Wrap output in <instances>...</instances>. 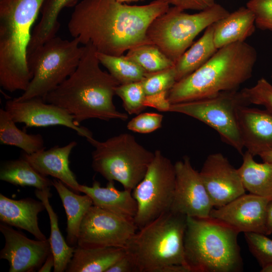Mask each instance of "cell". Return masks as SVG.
<instances>
[{
	"mask_svg": "<svg viewBox=\"0 0 272 272\" xmlns=\"http://www.w3.org/2000/svg\"><path fill=\"white\" fill-rule=\"evenodd\" d=\"M169 8L163 0L142 6L116 0H82L75 6L68 31L80 44L91 45L98 52L120 56L135 46L148 43L149 25Z\"/></svg>",
	"mask_w": 272,
	"mask_h": 272,
	"instance_id": "1",
	"label": "cell"
},
{
	"mask_svg": "<svg viewBox=\"0 0 272 272\" xmlns=\"http://www.w3.org/2000/svg\"><path fill=\"white\" fill-rule=\"evenodd\" d=\"M84 46L83 54L75 71L44 100L64 109L79 125L91 118L126 120L127 114L119 111L113 101L120 84L102 70L96 49L90 44Z\"/></svg>",
	"mask_w": 272,
	"mask_h": 272,
	"instance_id": "2",
	"label": "cell"
},
{
	"mask_svg": "<svg viewBox=\"0 0 272 272\" xmlns=\"http://www.w3.org/2000/svg\"><path fill=\"white\" fill-rule=\"evenodd\" d=\"M257 59L256 49L245 41L219 48L203 65L176 82L167 100L172 104L237 90L251 77Z\"/></svg>",
	"mask_w": 272,
	"mask_h": 272,
	"instance_id": "3",
	"label": "cell"
},
{
	"mask_svg": "<svg viewBox=\"0 0 272 272\" xmlns=\"http://www.w3.org/2000/svg\"><path fill=\"white\" fill-rule=\"evenodd\" d=\"M46 0H0V85L24 91L32 76L27 50L32 28Z\"/></svg>",
	"mask_w": 272,
	"mask_h": 272,
	"instance_id": "4",
	"label": "cell"
},
{
	"mask_svg": "<svg viewBox=\"0 0 272 272\" xmlns=\"http://www.w3.org/2000/svg\"><path fill=\"white\" fill-rule=\"evenodd\" d=\"M239 233L212 218L187 217L184 236L185 261L191 272H238L243 262Z\"/></svg>",
	"mask_w": 272,
	"mask_h": 272,
	"instance_id": "5",
	"label": "cell"
},
{
	"mask_svg": "<svg viewBox=\"0 0 272 272\" xmlns=\"http://www.w3.org/2000/svg\"><path fill=\"white\" fill-rule=\"evenodd\" d=\"M186 223V216L170 211L139 229L125 248L137 272H157L172 264L188 266L184 242Z\"/></svg>",
	"mask_w": 272,
	"mask_h": 272,
	"instance_id": "6",
	"label": "cell"
},
{
	"mask_svg": "<svg viewBox=\"0 0 272 272\" xmlns=\"http://www.w3.org/2000/svg\"><path fill=\"white\" fill-rule=\"evenodd\" d=\"M86 140L95 148L92 153L93 170L108 181H117L124 189L131 191L143 179L154 157V152L129 133H121L103 142L93 137Z\"/></svg>",
	"mask_w": 272,
	"mask_h": 272,
	"instance_id": "7",
	"label": "cell"
},
{
	"mask_svg": "<svg viewBox=\"0 0 272 272\" xmlns=\"http://www.w3.org/2000/svg\"><path fill=\"white\" fill-rule=\"evenodd\" d=\"M80 44L76 38L67 40L55 36L28 53L27 63L32 78L27 89L14 99H44L76 69L85 49Z\"/></svg>",
	"mask_w": 272,
	"mask_h": 272,
	"instance_id": "8",
	"label": "cell"
},
{
	"mask_svg": "<svg viewBox=\"0 0 272 272\" xmlns=\"http://www.w3.org/2000/svg\"><path fill=\"white\" fill-rule=\"evenodd\" d=\"M229 13L217 3L195 14L172 6L151 22L147 38L175 63L201 32Z\"/></svg>",
	"mask_w": 272,
	"mask_h": 272,
	"instance_id": "9",
	"label": "cell"
},
{
	"mask_svg": "<svg viewBox=\"0 0 272 272\" xmlns=\"http://www.w3.org/2000/svg\"><path fill=\"white\" fill-rule=\"evenodd\" d=\"M248 105L240 91H226L193 101L170 104L166 112L181 113L215 129L221 140L242 155L244 146L239 129V108Z\"/></svg>",
	"mask_w": 272,
	"mask_h": 272,
	"instance_id": "10",
	"label": "cell"
},
{
	"mask_svg": "<svg viewBox=\"0 0 272 272\" xmlns=\"http://www.w3.org/2000/svg\"><path fill=\"white\" fill-rule=\"evenodd\" d=\"M175 166L160 150L132 191L138 205L134 222L139 229L170 211L175 186Z\"/></svg>",
	"mask_w": 272,
	"mask_h": 272,
	"instance_id": "11",
	"label": "cell"
},
{
	"mask_svg": "<svg viewBox=\"0 0 272 272\" xmlns=\"http://www.w3.org/2000/svg\"><path fill=\"white\" fill-rule=\"evenodd\" d=\"M139 228L134 220L92 205L84 216L77 246L84 248L126 246Z\"/></svg>",
	"mask_w": 272,
	"mask_h": 272,
	"instance_id": "12",
	"label": "cell"
},
{
	"mask_svg": "<svg viewBox=\"0 0 272 272\" xmlns=\"http://www.w3.org/2000/svg\"><path fill=\"white\" fill-rule=\"evenodd\" d=\"M175 186L170 211L196 218H208L214 206L199 172L188 156L175 164Z\"/></svg>",
	"mask_w": 272,
	"mask_h": 272,
	"instance_id": "13",
	"label": "cell"
},
{
	"mask_svg": "<svg viewBox=\"0 0 272 272\" xmlns=\"http://www.w3.org/2000/svg\"><path fill=\"white\" fill-rule=\"evenodd\" d=\"M16 123H23L27 127L61 125L75 130L86 139L93 137L86 127L77 124L72 116L61 107L40 97L23 101L10 99L4 108Z\"/></svg>",
	"mask_w": 272,
	"mask_h": 272,
	"instance_id": "14",
	"label": "cell"
},
{
	"mask_svg": "<svg viewBox=\"0 0 272 272\" xmlns=\"http://www.w3.org/2000/svg\"><path fill=\"white\" fill-rule=\"evenodd\" d=\"M0 231L5 244L0 258L8 260L9 272H32L39 269L51 251L49 239L35 240L2 223Z\"/></svg>",
	"mask_w": 272,
	"mask_h": 272,
	"instance_id": "15",
	"label": "cell"
},
{
	"mask_svg": "<svg viewBox=\"0 0 272 272\" xmlns=\"http://www.w3.org/2000/svg\"><path fill=\"white\" fill-rule=\"evenodd\" d=\"M199 174L214 207L224 206L245 193L238 169L221 153L209 155Z\"/></svg>",
	"mask_w": 272,
	"mask_h": 272,
	"instance_id": "16",
	"label": "cell"
},
{
	"mask_svg": "<svg viewBox=\"0 0 272 272\" xmlns=\"http://www.w3.org/2000/svg\"><path fill=\"white\" fill-rule=\"evenodd\" d=\"M272 199L244 193L219 208L213 209L210 217L234 228L239 233L266 234V212Z\"/></svg>",
	"mask_w": 272,
	"mask_h": 272,
	"instance_id": "17",
	"label": "cell"
},
{
	"mask_svg": "<svg viewBox=\"0 0 272 272\" xmlns=\"http://www.w3.org/2000/svg\"><path fill=\"white\" fill-rule=\"evenodd\" d=\"M247 105L239 108L238 121L244 148L254 157L272 150V113Z\"/></svg>",
	"mask_w": 272,
	"mask_h": 272,
	"instance_id": "18",
	"label": "cell"
},
{
	"mask_svg": "<svg viewBox=\"0 0 272 272\" xmlns=\"http://www.w3.org/2000/svg\"><path fill=\"white\" fill-rule=\"evenodd\" d=\"M77 145L76 141H72L62 147L56 146L47 150L44 149L32 154L23 152L21 157L41 175L46 177L51 176L78 193L80 192V184L69 166L70 155Z\"/></svg>",
	"mask_w": 272,
	"mask_h": 272,
	"instance_id": "19",
	"label": "cell"
},
{
	"mask_svg": "<svg viewBox=\"0 0 272 272\" xmlns=\"http://www.w3.org/2000/svg\"><path fill=\"white\" fill-rule=\"evenodd\" d=\"M45 209L41 200L32 198L16 200L0 194L1 221L25 230L42 240L47 239L39 227L38 215Z\"/></svg>",
	"mask_w": 272,
	"mask_h": 272,
	"instance_id": "20",
	"label": "cell"
},
{
	"mask_svg": "<svg viewBox=\"0 0 272 272\" xmlns=\"http://www.w3.org/2000/svg\"><path fill=\"white\" fill-rule=\"evenodd\" d=\"M79 189L90 197L93 205L120 216L133 220L138 210L137 202L132 191L119 190L114 186V181H108L106 187L94 180L89 186L80 184Z\"/></svg>",
	"mask_w": 272,
	"mask_h": 272,
	"instance_id": "21",
	"label": "cell"
},
{
	"mask_svg": "<svg viewBox=\"0 0 272 272\" xmlns=\"http://www.w3.org/2000/svg\"><path fill=\"white\" fill-rule=\"evenodd\" d=\"M255 27L253 12L246 6L240 7L214 23L215 44L219 49L245 41L254 32Z\"/></svg>",
	"mask_w": 272,
	"mask_h": 272,
	"instance_id": "22",
	"label": "cell"
},
{
	"mask_svg": "<svg viewBox=\"0 0 272 272\" xmlns=\"http://www.w3.org/2000/svg\"><path fill=\"white\" fill-rule=\"evenodd\" d=\"M120 247L84 248L76 246L67 272H106L126 253Z\"/></svg>",
	"mask_w": 272,
	"mask_h": 272,
	"instance_id": "23",
	"label": "cell"
},
{
	"mask_svg": "<svg viewBox=\"0 0 272 272\" xmlns=\"http://www.w3.org/2000/svg\"><path fill=\"white\" fill-rule=\"evenodd\" d=\"M53 186L61 200L67 217V243L71 246H77L78 237L82 221L86 214L93 205L89 196L80 195L70 190L60 180L54 179Z\"/></svg>",
	"mask_w": 272,
	"mask_h": 272,
	"instance_id": "24",
	"label": "cell"
},
{
	"mask_svg": "<svg viewBox=\"0 0 272 272\" xmlns=\"http://www.w3.org/2000/svg\"><path fill=\"white\" fill-rule=\"evenodd\" d=\"M238 168L245 189L249 193L272 199V163L256 162L246 151Z\"/></svg>",
	"mask_w": 272,
	"mask_h": 272,
	"instance_id": "25",
	"label": "cell"
},
{
	"mask_svg": "<svg viewBox=\"0 0 272 272\" xmlns=\"http://www.w3.org/2000/svg\"><path fill=\"white\" fill-rule=\"evenodd\" d=\"M214 24L181 55L174 65L176 82L203 65L218 49L214 41Z\"/></svg>",
	"mask_w": 272,
	"mask_h": 272,
	"instance_id": "26",
	"label": "cell"
},
{
	"mask_svg": "<svg viewBox=\"0 0 272 272\" xmlns=\"http://www.w3.org/2000/svg\"><path fill=\"white\" fill-rule=\"evenodd\" d=\"M35 193L44 205L50 220V235L49 239L54 258L53 271L63 272L65 271L73 256L76 247L70 246L60 231L57 215L49 202V198L51 195L50 188L43 190L36 189Z\"/></svg>",
	"mask_w": 272,
	"mask_h": 272,
	"instance_id": "27",
	"label": "cell"
},
{
	"mask_svg": "<svg viewBox=\"0 0 272 272\" xmlns=\"http://www.w3.org/2000/svg\"><path fill=\"white\" fill-rule=\"evenodd\" d=\"M78 1L46 0L41 10L40 19L32 31L27 53L56 36L60 26L58 17L60 12L76 5Z\"/></svg>",
	"mask_w": 272,
	"mask_h": 272,
	"instance_id": "28",
	"label": "cell"
},
{
	"mask_svg": "<svg viewBox=\"0 0 272 272\" xmlns=\"http://www.w3.org/2000/svg\"><path fill=\"white\" fill-rule=\"evenodd\" d=\"M0 179L17 186H32L43 190L53 186V182L37 172L25 159L9 160L3 163Z\"/></svg>",
	"mask_w": 272,
	"mask_h": 272,
	"instance_id": "29",
	"label": "cell"
},
{
	"mask_svg": "<svg viewBox=\"0 0 272 272\" xmlns=\"http://www.w3.org/2000/svg\"><path fill=\"white\" fill-rule=\"evenodd\" d=\"M16 123L5 109H0L1 144L17 147L27 154H32L45 149L42 135L28 134L20 129Z\"/></svg>",
	"mask_w": 272,
	"mask_h": 272,
	"instance_id": "30",
	"label": "cell"
},
{
	"mask_svg": "<svg viewBox=\"0 0 272 272\" xmlns=\"http://www.w3.org/2000/svg\"><path fill=\"white\" fill-rule=\"evenodd\" d=\"M100 64L121 84L141 82L149 73L126 55L115 56L97 52Z\"/></svg>",
	"mask_w": 272,
	"mask_h": 272,
	"instance_id": "31",
	"label": "cell"
},
{
	"mask_svg": "<svg viewBox=\"0 0 272 272\" xmlns=\"http://www.w3.org/2000/svg\"><path fill=\"white\" fill-rule=\"evenodd\" d=\"M125 55L149 74L168 69L175 65L157 46L149 43L130 49Z\"/></svg>",
	"mask_w": 272,
	"mask_h": 272,
	"instance_id": "32",
	"label": "cell"
},
{
	"mask_svg": "<svg viewBox=\"0 0 272 272\" xmlns=\"http://www.w3.org/2000/svg\"><path fill=\"white\" fill-rule=\"evenodd\" d=\"M115 94L121 99L129 114H139L147 107L146 95L141 82L119 85Z\"/></svg>",
	"mask_w": 272,
	"mask_h": 272,
	"instance_id": "33",
	"label": "cell"
},
{
	"mask_svg": "<svg viewBox=\"0 0 272 272\" xmlns=\"http://www.w3.org/2000/svg\"><path fill=\"white\" fill-rule=\"evenodd\" d=\"M249 250L261 269L272 266V240L256 232L244 233Z\"/></svg>",
	"mask_w": 272,
	"mask_h": 272,
	"instance_id": "34",
	"label": "cell"
},
{
	"mask_svg": "<svg viewBox=\"0 0 272 272\" xmlns=\"http://www.w3.org/2000/svg\"><path fill=\"white\" fill-rule=\"evenodd\" d=\"M174 66L149 74L141 81L146 96L168 93L176 82Z\"/></svg>",
	"mask_w": 272,
	"mask_h": 272,
	"instance_id": "35",
	"label": "cell"
},
{
	"mask_svg": "<svg viewBox=\"0 0 272 272\" xmlns=\"http://www.w3.org/2000/svg\"><path fill=\"white\" fill-rule=\"evenodd\" d=\"M240 92L248 104L262 106L272 113V85L267 80L261 78L254 86Z\"/></svg>",
	"mask_w": 272,
	"mask_h": 272,
	"instance_id": "36",
	"label": "cell"
},
{
	"mask_svg": "<svg viewBox=\"0 0 272 272\" xmlns=\"http://www.w3.org/2000/svg\"><path fill=\"white\" fill-rule=\"evenodd\" d=\"M163 115L155 112L140 113L128 121L127 128L132 131L148 133L161 127Z\"/></svg>",
	"mask_w": 272,
	"mask_h": 272,
	"instance_id": "37",
	"label": "cell"
},
{
	"mask_svg": "<svg viewBox=\"0 0 272 272\" xmlns=\"http://www.w3.org/2000/svg\"><path fill=\"white\" fill-rule=\"evenodd\" d=\"M246 6L254 15L256 27L272 31V0H249Z\"/></svg>",
	"mask_w": 272,
	"mask_h": 272,
	"instance_id": "38",
	"label": "cell"
},
{
	"mask_svg": "<svg viewBox=\"0 0 272 272\" xmlns=\"http://www.w3.org/2000/svg\"><path fill=\"white\" fill-rule=\"evenodd\" d=\"M170 6L183 11L186 10L202 11L207 9L216 3L215 0H163Z\"/></svg>",
	"mask_w": 272,
	"mask_h": 272,
	"instance_id": "39",
	"label": "cell"
},
{
	"mask_svg": "<svg viewBox=\"0 0 272 272\" xmlns=\"http://www.w3.org/2000/svg\"><path fill=\"white\" fill-rule=\"evenodd\" d=\"M106 272H137V270L133 260L126 252Z\"/></svg>",
	"mask_w": 272,
	"mask_h": 272,
	"instance_id": "40",
	"label": "cell"
},
{
	"mask_svg": "<svg viewBox=\"0 0 272 272\" xmlns=\"http://www.w3.org/2000/svg\"><path fill=\"white\" fill-rule=\"evenodd\" d=\"M157 272H191L189 268L182 264H169L159 268Z\"/></svg>",
	"mask_w": 272,
	"mask_h": 272,
	"instance_id": "41",
	"label": "cell"
},
{
	"mask_svg": "<svg viewBox=\"0 0 272 272\" xmlns=\"http://www.w3.org/2000/svg\"><path fill=\"white\" fill-rule=\"evenodd\" d=\"M272 234V199L267 204L266 212V235Z\"/></svg>",
	"mask_w": 272,
	"mask_h": 272,
	"instance_id": "42",
	"label": "cell"
},
{
	"mask_svg": "<svg viewBox=\"0 0 272 272\" xmlns=\"http://www.w3.org/2000/svg\"><path fill=\"white\" fill-rule=\"evenodd\" d=\"M54 266V258L52 252L49 253L42 265L38 270L39 272L51 271Z\"/></svg>",
	"mask_w": 272,
	"mask_h": 272,
	"instance_id": "43",
	"label": "cell"
},
{
	"mask_svg": "<svg viewBox=\"0 0 272 272\" xmlns=\"http://www.w3.org/2000/svg\"><path fill=\"white\" fill-rule=\"evenodd\" d=\"M259 156L263 161L272 163V150L263 153Z\"/></svg>",
	"mask_w": 272,
	"mask_h": 272,
	"instance_id": "44",
	"label": "cell"
},
{
	"mask_svg": "<svg viewBox=\"0 0 272 272\" xmlns=\"http://www.w3.org/2000/svg\"><path fill=\"white\" fill-rule=\"evenodd\" d=\"M261 272H272V266L268 267L265 268L261 269Z\"/></svg>",
	"mask_w": 272,
	"mask_h": 272,
	"instance_id": "45",
	"label": "cell"
},
{
	"mask_svg": "<svg viewBox=\"0 0 272 272\" xmlns=\"http://www.w3.org/2000/svg\"><path fill=\"white\" fill-rule=\"evenodd\" d=\"M116 1H117L118 2H119L120 3H125V2L129 3V2H138V1H142V0H116Z\"/></svg>",
	"mask_w": 272,
	"mask_h": 272,
	"instance_id": "46",
	"label": "cell"
},
{
	"mask_svg": "<svg viewBox=\"0 0 272 272\" xmlns=\"http://www.w3.org/2000/svg\"><path fill=\"white\" fill-rule=\"evenodd\" d=\"M271 79H272V73H271Z\"/></svg>",
	"mask_w": 272,
	"mask_h": 272,
	"instance_id": "47",
	"label": "cell"
}]
</instances>
